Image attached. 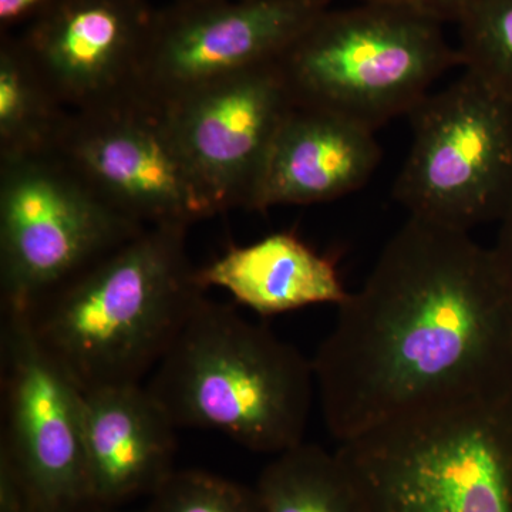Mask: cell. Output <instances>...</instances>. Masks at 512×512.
Returning a JSON list of instances; mask_svg holds the SVG:
<instances>
[{"label":"cell","mask_w":512,"mask_h":512,"mask_svg":"<svg viewBox=\"0 0 512 512\" xmlns=\"http://www.w3.org/2000/svg\"><path fill=\"white\" fill-rule=\"evenodd\" d=\"M343 441L429 407L512 393V293L470 232L407 218L312 360Z\"/></svg>","instance_id":"obj_1"},{"label":"cell","mask_w":512,"mask_h":512,"mask_svg":"<svg viewBox=\"0 0 512 512\" xmlns=\"http://www.w3.org/2000/svg\"><path fill=\"white\" fill-rule=\"evenodd\" d=\"M188 227H147L28 312L36 339L80 392L141 383L205 296Z\"/></svg>","instance_id":"obj_2"},{"label":"cell","mask_w":512,"mask_h":512,"mask_svg":"<svg viewBox=\"0 0 512 512\" xmlns=\"http://www.w3.org/2000/svg\"><path fill=\"white\" fill-rule=\"evenodd\" d=\"M315 386L312 360L207 296L146 384L177 429L217 430L272 456L303 443Z\"/></svg>","instance_id":"obj_3"},{"label":"cell","mask_w":512,"mask_h":512,"mask_svg":"<svg viewBox=\"0 0 512 512\" xmlns=\"http://www.w3.org/2000/svg\"><path fill=\"white\" fill-rule=\"evenodd\" d=\"M336 456L359 512H512V393L394 417Z\"/></svg>","instance_id":"obj_4"},{"label":"cell","mask_w":512,"mask_h":512,"mask_svg":"<svg viewBox=\"0 0 512 512\" xmlns=\"http://www.w3.org/2000/svg\"><path fill=\"white\" fill-rule=\"evenodd\" d=\"M443 26L382 3L329 8L279 64L298 106L330 111L376 133L409 116L444 73L461 66Z\"/></svg>","instance_id":"obj_5"},{"label":"cell","mask_w":512,"mask_h":512,"mask_svg":"<svg viewBox=\"0 0 512 512\" xmlns=\"http://www.w3.org/2000/svg\"><path fill=\"white\" fill-rule=\"evenodd\" d=\"M412 146L393 197L410 218L457 231L512 207V100L464 70L409 114Z\"/></svg>","instance_id":"obj_6"},{"label":"cell","mask_w":512,"mask_h":512,"mask_svg":"<svg viewBox=\"0 0 512 512\" xmlns=\"http://www.w3.org/2000/svg\"><path fill=\"white\" fill-rule=\"evenodd\" d=\"M143 229L59 154L0 160L2 312H29Z\"/></svg>","instance_id":"obj_7"},{"label":"cell","mask_w":512,"mask_h":512,"mask_svg":"<svg viewBox=\"0 0 512 512\" xmlns=\"http://www.w3.org/2000/svg\"><path fill=\"white\" fill-rule=\"evenodd\" d=\"M330 0H178L154 12L130 100L164 113L245 70L276 63Z\"/></svg>","instance_id":"obj_8"},{"label":"cell","mask_w":512,"mask_h":512,"mask_svg":"<svg viewBox=\"0 0 512 512\" xmlns=\"http://www.w3.org/2000/svg\"><path fill=\"white\" fill-rule=\"evenodd\" d=\"M56 154L141 227L190 228L220 215L163 114L134 100L72 111Z\"/></svg>","instance_id":"obj_9"},{"label":"cell","mask_w":512,"mask_h":512,"mask_svg":"<svg viewBox=\"0 0 512 512\" xmlns=\"http://www.w3.org/2000/svg\"><path fill=\"white\" fill-rule=\"evenodd\" d=\"M3 434L33 512H80L93 504L82 430V392L47 355L28 312H3Z\"/></svg>","instance_id":"obj_10"},{"label":"cell","mask_w":512,"mask_h":512,"mask_svg":"<svg viewBox=\"0 0 512 512\" xmlns=\"http://www.w3.org/2000/svg\"><path fill=\"white\" fill-rule=\"evenodd\" d=\"M295 106L276 62L211 84L161 114L225 214L249 211L275 138Z\"/></svg>","instance_id":"obj_11"},{"label":"cell","mask_w":512,"mask_h":512,"mask_svg":"<svg viewBox=\"0 0 512 512\" xmlns=\"http://www.w3.org/2000/svg\"><path fill=\"white\" fill-rule=\"evenodd\" d=\"M154 12L146 0H56L20 37L70 111L130 99Z\"/></svg>","instance_id":"obj_12"},{"label":"cell","mask_w":512,"mask_h":512,"mask_svg":"<svg viewBox=\"0 0 512 512\" xmlns=\"http://www.w3.org/2000/svg\"><path fill=\"white\" fill-rule=\"evenodd\" d=\"M82 430L93 504L150 497L175 471L177 427L141 383L82 393Z\"/></svg>","instance_id":"obj_13"},{"label":"cell","mask_w":512,"mask_h":512,"mask_svg":"<svg viewBox=\"0 0 512 512\" xmlns=\"http://www.w3.org/2000/svg\"><path fill=\"white\" fill-rule=\"evenodd\" d=\"M380 160L375 131L296 104L275 138L249 211L339 200L365 187Z\"/></svg>","instance_id":"obj_14"},{"label":"cell","mask_w":512,"mask_h":512,"mask_svg":"<svg viewBox=\"0 0 512 512\" xmlns=\"http://www.w3.org/2000/svg\"><path fill=\"white\" fill-rule=\"evenodd\" d=\"M202 288H220L261 316L346 301L335 259L319 254L293 232L266 235L254 244L231 245L197 269Z\"/></svg>","instance_id":"obj_15"},{"label":"cell","mask_w":512,"mask_h":512,"mask_svg":"<svg viewBox=\"0 0 512 512\" xmlns=\"http://www.w3.org/2000/svg\"><path fill=\"white\" fill-rule=\"evenodd\" d=\"M72 111L57 99L19 39L0 46V160L55 154Z\"/></svg>","instance_id":"obj_16"},{"label":"cell","mask_w":512,"mask_h":512,"mask_svg":"<svg viewBox=\"0 0 512 512\" xmlns=\"http://www.w3.org/2000/svg\"><path fill=\"white\" fill-rule=\"evenodd\" d=\"M255 490L265 512H359L336 453L305 441L276 454Z\"/></svg>","instance_id":"obj_17"},{"label":"cell","mask_w":512,"mask_h":512,"mask_svg":"<svg viewBox=\"0 0 512 512\" xmlns=\"http://www.w3.org/2000/svg\"><path fill=\"white\" fill-rule=\"evenodd\" d=\"M456 25L461 66L512 100V0H473Z\"/></svg>","instance_id":"obj_18"},{"label":"cell","mask_w":512,"mask_h":512,"mask_svg":"<svg viewBox=\"0 0 512 512\" xmlns=\"http://www.w3.org/2000/svg\"><path fill=\"white\" fill-rule=\"evenodd\" d=\"M144 512H265L255 488L215 474L175 470L150 495Z\"/></svg>","instance_id":"obj_19"},{"label":"cell","mask_w":512,"mask_h":512,"mask_svg":"<svg viewBox=\"0 0 512 512\" xmlns=\"http://www.w3.org/2000/svg\"><path fill=\"white\" fill-rule=\"evenodd\" d=\"M360 2L397 6L446 25V23H457L473 0H360Z\"/></svg>","instance_id":"obj_20"},{"label":"cell","mask_w":512,"mask_h":512,"mask_svg":"<svg viewBox=\"0 0 512 512\" xmlns=\"http://www.w3.org/2000/svg\"><path fill=\"white\" fill-rule=\"evenodd\" d=\"M55 2L56 0H0V26L5 30L25 20L32 22Z\"/></svg>","instance_id":"obj_21"},{"label":"cell","mask_w":512,"mask_h":512,"mask_svg":"<svg viewBox=\"0 0 512 512\" xmlns=\"http://www.w3.org/2000/svg\"><path fill=\"white\" fill-rule=\"evenodd\" d=\"M500 224L497 242L491 249H493L495 261L500 266L501 274L512 293V207Z\"/></svg>","instance_id":"obj_22"},{"label":"cell","mask_w":512,"mask_h":512,"mask_svg":"<svg viewBox=\"0 0 512 512\" xmlns=\"http://www.w3.org/2000/svg\"><path fill=\"white\" fill-rule=\"evenodd\" d=\"M80 512H120V511H117L116 508L101 507V505H90V507L84 508V510H82Z\"/></svg>","instance_id":"obj_23"}]
</instances>
